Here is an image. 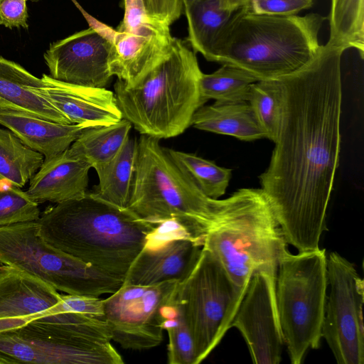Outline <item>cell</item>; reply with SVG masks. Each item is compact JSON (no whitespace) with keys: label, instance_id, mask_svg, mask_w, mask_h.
Masks as SVG:
<instances>
[{"label":"cell","instance_id":"obj_1","mask_svg":"<svg viewBox=\"0 0 364 364\" xmlns=\"http://www.w3.org/2000/svg\"><path fill=\"white\" fill-rule=\"evenodd\" d=\"M343 52L321 45L305 65L280 78L282 124L259 179L286 242L298 252L318 248L326 230L340 152Z\"/></svg>","mask_w":364,"mask_h":364},{"label":"cell","instance_id":"obj_2","mask_svg":"<svg viewBox=\"0 0 364 364\" xmlns=\"http://www.w3.org/2000/svg\"><path fill=\"white\" fill-rule=\"evenodd\" d=\"M38 223L49 245L123 279L157 226L94 192L48 208Z\"/></svg>","mask_w":364,"mask_h":364},{"label":"cell","instance_id":"obj_3","mask_svg":"<svg viewBox=\"0 0 364 364\" xmlns=\"http://www.w3.org/2000/svg\"><path fill=\"white\" fill-rule=\"evenodd\" d=\"M320 14L269 16L235 11L207 60L242 69L259 80L281 78L317 53Z\"/></svg>","mask_w":364,"mask_h":364},{"label":"cell","instance_id":"obj_4","mask_svg":"<svg viewBox=\"0 0 364 364\" xmlns=\"http://www.w3.org/2000/svg\"><path fill=\"white\" fill-rule=\"evenodd\" d=\"M287 245L262 189L241 188L225 199L202 247L216 258L244 296L255 272L277 276Z\"/></svg>","mask_w":364,"mask_h":364},{"label":"cell","instance_id":"obj_5","mask_svg":"<svg viewBox=\"0 0 364 364\" xmlns=\"http://www.w3.org/2000/svg\"><path fill=\"white\" fill-rule=\"evenodd\" d=\"M196 53L174 38L168 57L139 83L127 86L117 80L114 93L122 118L141 134L159 140L178 136L191 125L202 105V75Z\"/></svg>","mask_w":364,"mask_h":364},{"label":"cell","instance_id":"obj_6","mask_svg":"<svg viewBox=\"0 0 364 364\" xmlns=\"http://www.w3.org/2000/svg\"><path fill=\"white\" fill-rule=\"evenodd\" d=\"M224 199L203 194L178 170L159 139L141 134L127 208L154 225L173 222L203 246Z\"/></svg>","mask_w":364,"mask_h":364},{"label":"cell","instance_id":"obj_7","mask_svg":"<svg viewBox=\"0 0 364 364\" xmlns=\"http://www.w3.org/2000/svg\"><path fill=\"white\" fill-rule=\"evenodd\" d=\"M103 318L60 312L0 333V364H122Z\"/></svg>","mask_w":364,"mask_h":364},{"label":"cell","instance_id":"obj_8","mask_svg":"<svg viewBox=\"0 0 364 364\" xmlns=\"http://www.w3.org/2000/svg\"><path fill=\"white\" fill-rule=\"evenodd\" d=\"M326 252L320 247L281 257L276 301L284 343L290 361L300 364L309 349H318L327 297Z\"/></svg>","mask_w":364,"mask_h":364},{"label":"cell","instance_id":"obj_9","mask_svg":"<svg viewBox=\"0 0 364 364\" xmlns=\"http://www.w3.org/2000/svg\"><path fill=\"white\" fill-rule=\"evenodd\" d=\"M0 263L23 270L67 294H111L124 282L49 245L40 235L38 221L0 227Z\"/></svg>","mask_w":364,"mask_h":364},{"label":"cell","instance_id":"obj_10","mask_svg":"<svg viewBox=\"0 0 364 364\" xmlns=\"http://www.w3.org/2000/svg\"><path fill=\"white\" fill-rule=\"evenodd\" d=\"M242 298L220 262L202 247L174 295L191 333L196 364L208 356L231 328Z\"/></svg>","mask_w":364,"mask_h":364},{"label":"cell","instance_id":"obj_11","mask_svg":"<svg viewBox=\"0 0 364 364\" xmlns=\"http://www.w3.org/2000/svg\"><path fill=\"white\" fill-rule=\"evenodd\" d=\"M328 284L322 327L337 363H364L363 280L355 266L336 252L326 257Z\"/></svg>","mask_w":364,"mask_h":364},{"label":"cell","instance_id":"obj_12","mask_svg":"<svg viewBox=\"0 0 364 364\" xmlns=\"http://www.w3.org/2000/svg\"><path fill=\"white\" fill-rule=\"evenodd\" d=\"M178 280L151 285L124 283L104 299V320L111 339L125 349L146 350L163 340V307L173 298Z\"/></svg>","mask_w":364,"mask_h":364},{"label":"cell","instance_id":"obj_13","mask_svg":"<svg viewBox=\"0 0 364 364\" xmlns=\"http://www.w3.org/2000/svg\"><path fill=\"white\" fill-rule=\"evenodd\" d=\"M111 40V75L133 87L168 57L174 38L169 25L149 15L141 0H124L123 20Z\"/></svg>","mask_w":364,"mask_h":364},{"label":"cell","instance_id":"obj_14","mask_svg":"<svg viewBox=\"0 0 364 364\" xmlns=\"http://www.w3.org/2000/svg\"><path fill=\"white\" fill-rule=\"evenodd\" d=\"M110 28L91 26L50 44L43 55L50 76L63 82L105 88L112 75L109 66Z\"/></svg>","mask_w":364,"mask_h":364},{"label":"cell","instance_id":"obj_15","mask_svg":"<svg viewBox=\"0 0 364 364\" xmlns=\"http://www.w3.org/2000/svg\"><path fill=\"white\" fill-rule=\"evenodd\" d=\"M276 277L257 272L248 286L231 323L241 333L253 363L278 364L284 341L276 301Z\"/></svg>","mask_w":364,"mask_h":364},{"label":"cell","instance_id":"obj_16","mask_svg":"<svg viewBox=\"0 0 364 364\" xmlns=\"http://www.w3.org/2000/svg\"><path fill=\"white\" fill-rule=\"evenodd\" d=\"M61 296L53 287L23 270L0 266V333L39 318Z\"/></svg>","mask_w":364,"mask_h":364},{"label":"cell","instance_id":"obj_17","mask_svg":"<svg viewBox=\"0 0 364 364\" xmlns=\"http://www.w3.org/2000/svg\"><path fill=\"white\" fill-rule=\"evenodd\" d=\"M46 85L34 92L46 99L69 124L108 125L122 119L114 92L76 85L42 75Z\"/></svg>","mask_w":364,"mask_h":364},{"label":"cell","instance_id":"obj_18","mask_svg":"<svg viewBox=\"0 0 364 364\" xmlns=\"http://www.w3.org/2000/svg\"><path fill=\"white\" fill-rule=\"evenodd\" d=\"M202 246L188 237H177L144 247L132 263L124 283L151 285L183 279L196 263Z\"/></svg>","mask_w":364,"mask_h":364},{"label":"cell","instance_id":"obj_19","mask_svg":"<svg viewBox=\"0 0 364 364\" xmlns=\"http://www.w3.org/2000/svg\"><path fill=\"white\" fill-rule=\"evenodd\" d=\"M91 166L73 156L69 149L54 156L45 158L30 180L27 191L38 203H60L79 199L87 193Z\"/></svg>","mask_w":364,"mask_h":364},{"label":"cell","instance_id":"obj_20","mask_svg":"<svg viewBox=\"0 0 364 364\" xmlns=\"http://www.w3.org/2000/svg\"><path fill=\"white\" fill-rule=\"evenodd\" d=\"M0 124L45 158L69 149L82 130L89 127L85 124L58 123L13 109H0Z\"/></svg>","mask_w":364,"mask_h":364},{"label":"cell","instance_id":"obj_21","mask_svg":"<svg viewBox=\"0 0 364 364\" xmlns=\"http://www.w3.org/2000/svg\"><path fill=\"white\" fill-rule=\"evenodd\" d=\"M46 85L19 64L0 55V98L18 109L41 118L69 124L67 119L34 90Z\"/></svg>","mask_w":364,"mask_h":364},{"label":"cell","instance_id":"obj_22","mask_svg":"<svg viewBox=\"0 0 364 364\" xmlns=\"http://www.w3.org/2000/svg\"><path fill=\"white\" fill-rule=\"evenodd\" d=\"M191 125L200 130L232 136L242 141L265 138L248 102L203 105L194 113Z\"/></svg>","mask_w":364,"mask_h":364},{"label":"cell","instance_id":"obj_23","mask_svg":"<svg viewBox=\"0 0 364 364\" xmlns=\"http://www.w3.org/2000/svg\"><path fill=\"white\" fill-rule=\"evenodd\" d=\"M132 126L122 118L111 124L87 127L71 144L69 151L97 170L119 151L129 137Z\"/></svg>","mask_w":364,"mask_h":364},{"label":"cell","instance_id":"obj_24","mask_svg":"<svg viewBox=\"0 0 364 364\" xmlns=\"http://www.w3.org/2000/svg\"><path fill=\"white\" fill-rule=\"evenodd\" d=\"M136 153L137 140L129 136L113 159L95 170L99 183L93 192L112 204L127 208L130 198Z\"/></svg>","mask_w":364,"mask_h":364},{"label":"cell","instance_id":"obj_25","mask_svg":"<svg viewBox=\"0 0 364 364\" xmlns=\"http://www.w3.org/2000/svg\"><path fill=\"white\" fill-rule=\"evenodd\" d=\"M188 21V41L206 60L232 14L218 0H196L183 9Z\"/></svg>","mask_w":364,"mask_h":364},{"label":"cell","instance_id":"obj_26","mask_svg":"<svg viewBox=\"0 0 364 364\" xmlns=\"http://www.w3.org/2000/svg\"><path fill=\"white\" fill-rule=\"evenodd\" d=\"M44 161L9 129L0 127V180L22 188L38 171Z\"/></svg>","mask_w":364,"mask_h":364},{"label":"cell","instance_id":"obj_27","mask_svg":"<svg viewBox=\"0 0 364 364\" xmlns=\"http://www.w3.org/2000/svg\"><path fill=\"white\" fill-rule=\"evenodd\" d=\"M329 45L364 55V0H331Z\"/></svg>","mask_w":364,"mask_h":364},{"label":"cell","instance_id":"obj_28","mask_svg":"<svg viewBox=\"0 0 364 364\" xmlns=\"http://www.w3.org/2000/svg\"><path fill=\"white\" fill-rule=\"evenodd\" d=\"M165 150L182 174L206 196L218 199L225 194L232 169L218 166L194 154L166 148Z\"/></svg>","mask_w":364,"mask_h":364},{"label":"cell","instance_id":"obj_29","mask_svg":"<svg viewBox=\"0 0 364 364\" xmlns=\"http://www.w3.org/2000/svg\"><path fill=\"white\" fill-rule=\"evenodd\" d=\"M285 92L280 78L259 80L250 85L247 102L250 105L265 138L274 143L280 130Z\"/></svg>","mask_w":364,"mask_h":364},{"label":"cell","instance_id":"obj_30","mask_svg":"<svg viewBox=\"0 0 364 364\" xmlns=\"http://www.w3.org/2000/svg\"><path fill=\"white\" fill-rule=\"evenodd\" d=\"M258 81L247 72L229 65L222 66L210 74L202 73L199 88L202 102H247L250 85Z\"/></svg>","mask_w":364,"mask_h":364},{"label":"cell","instance_id":"obj_31","mask_svg":"<svg viewBox=\"0 0 364 364\" xmlns=\"http://www.w3.org/2000/svg\"><path fill=\"white\" fill-rule=\"evenodd\" d=\"M162 317L164 330L167 331L168 336V363L169 364H196L191 333L174 296L163 307Z\"/></svg>","mask_w":364,"mask_h":364},{"label":"cell","instance_id":"obj_32","mask_svg":"<svg viewBox=\"0 0 364 364\" xmlns=\"http://www.w3.org/2000/svg\"><path fill=\"white\" fill-rule=\"evenodd\" d=\"M38 203L21 188L0 180V227L38 221Z\"/></svg>","mask_w":364,"mask_h":364},{"label":"cell","instance_id":"obj_33","mask_svg":"<svg viewBox=\"0 0 364 364\" xmlns=\"http://www.w3.org/2000/svg\"><path fill=\"white\" fill-rule=\"evenodd\" d=\"M60 312H75L104 319V299L94 296L62 295L60 301L40 317Z\"/></svg>","mask_w":364,"mask_h":364},{"label":"cell","instance_id":"obj_34","mask_svg":"<svg viewBox=\"0 0 364 364\" xmlns=\"http://www.w3.org/2000/svg\"><path fill=\"white\" fill-rule=\"evenodd\" d=\"M314 0H248L242 8L259 15L293 16L311 8Z\"/></svg>","mask_w":364,"mask_h":364},{"label":"cell","instance_id":"obj_35","mask_svg":"<svg viewBox=\"0 0 364 364\" xmlns=\"http://www.w3.org/2000/svg\"><path fill=\"white\" fill-rule=\"evenodd\" d=\"M28 0H0V25L28 29Z\"/></svg>","mask_w":364,"mask_h":364},{"label":"cell","instance_id":"obj_36","mask_svg":"<svg viewBox=\"0 0 364 364\" xmlns=\"http://www.w3.org/2000/svg\"><path fill=\"white\" fill-rule=\"evenodd\" d=\"M147 14L168 25L176 21L183 11L181 0H141Z\"/></svg>","mask_w":364,"mask_h":364},{"label":"cell","instance_id":"obj_37","mask_svg":"<svg viewBox=\"0 0 364 364\" xmlns=\"http://www.w3.org/2000/svg\"><path fill=\"white\" fill-rule=\"evenodd\" d=\"M221 8L233 13L244 8L248 0H218Z\"/></svg>","mask_w":364,"mask_h":364},{"label":"cell","instance_id":"obj_38","mask_svg":"<svg viewBox=\"0 0 364 364\" xmlns=\"http://www.w3.org/2000/svg\"><path fill=\"white\" fill-rule=\"evenodd\" d=\"M0 109H18L16 107L11 104L10 102L0 98Z\"/></svg>","mask_w":364,"mask_h":364},{"label":"cell","instance_id":"obj_39","mask_svg":"<svg viewBox=\"0 0 364 364\" xmlns=\"http://www.w3.org/2000/svg\"><path fill=\"white\" fill-rule=\"evenodd\" d=\"M183 4V9L190 6L196 0H181Z\"/></svg>","mask_w":364,"mask_h":364},{"label":"cell","instance_id":"obj_40","mask_svg":"<svg viewBox=\"0 0 364 364\" xmlns=\"http://www.w3.org/2000/svg\"><path fill=\"white\" fill-rule=\"evenodd\" d=\"M31 1H33V2H37V1H38L40 0H31Z\"/></svg>","mask_w":364,"mask_h":364}]
</instances>
